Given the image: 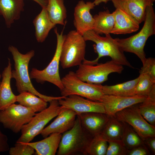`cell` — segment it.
I'll list each match as a JSON object with an SVG mask.
<instances>
[{"label": "cell", "instance_id": "cell-1", "mask_svg": "<svg viewBox=\"0 0 155 155\" xmlns=\"http://www.w3.org/2000/svg\"><path fill=\"white\" fill-rule=\"evenodd\" d=\"M8 49L13 56L14 62V69L11 71L12 78L16 80V86L19 93L29 92L49 102L53 100H58L64 98L62 96L56 97L44 95L39 92L34 87L28 72L29 62L34 55V50H31L25 54H23L13 46H9Z\"/></svg>", "mask_w": 155, "mask_h": 155}, {"label": "cell", "instance_id": "cell-2", "mask_svg": "<svg viewBox=\"0 0 155 155\" xmlns=\"http://www.w3.org/2000/svg\"><path fill=\"white\" fill-rule=\"evenodd\" d=\"M144 25L137 33L125 38H115L123 52L136 55L143 64L146 58L144 48L148 38L155 34V14L153 5H148L145 10Z\"/></svg>", "mask_w": 155, "mask_h": 155}, {"label": "cell", "instance_id": "cell-3", "mask_svg": "<svg viewBox=\"0 0 155 155\" xmlns=\"http://www.w3.org/2000/svg\"><path fill=\"white\" fill-rule=\"evenodd\" d=\"M105 35V37L101 36L93 30L86 31L83 34L82 36L86 41H91L95 43L93 46L94 52L98 55L95 59L88 60V64L92 65L97 64L100 58L108 56L117 64L133 68L127 60L124 52L119 46L115 38H112L110 34Z\"/></svg>", "mask_w": 155, "mask_h": 155}, {"label": "cell", "instance_id": "cell-4", "mask_svg": "<svg viewBox=\"0 0 155 155\" xmlns=\"http://www.w3.org/2000/svg\"><path fill=\"white\" fill-rule=\"evenodd\" d=\"M92 137L83 129L77 117L73 127L62 135L57 155H87V149Z\"/></svg>", "mask_w": 155, "mask_h": 155}, {"label": "cell", "instance_id": "cell-5", "mask_svg": "<svg viewBox=\"0 0 155 155\" xmlns=\"http://www.w3.org/2000/svg\"><path fill=\"white\" fill-rule=\"evenodd\" d=\"M49 106L44 110L35 113L30 121L24 125L21 130V135L17 143L30 142L44 129L52 119L57 117L65 108L59 105L58 100L50 102Z\"/></svg>", "mask_w": 155, "mask_h": 155}, {"label": "cell", "instance_id": "cell-6", "mask_svg": "<svg viewBox=\"0 0 155 155\" xmlns=\"http://www.w3.org/2000/svg\"><path fill=\"white\" fill-rule=\"evenodd\" d=\"M86 43L83 36L76 30L66 35L62 44L60 59L63 69L79 66L85 59Z\"/></svg>", "mask_w": 155, "mask_h": 155}, {"label": "cell", "instance_id": "cell-7", "mask_svg": "<svg viewBox=\"0 0 155 155\" xmlns=\"http://www.w3.org/2000/svg\"><path fill=\"white\" fill-rule=\"evenodd\" d=\"M63 86L62 96L76 95L91 100L101 102L104 95L102 85L88 83L79 79L73 71H69L61 79Z\"/></svg>", "mask_w": 155, "mask_h": 155}, {"label": "cell", "instance_id": "cell-8", "mask_svg": "<svg viewBox=\"0 0 155 155\" xmlns=\"http://www.w3.org/2000/svg\"><path fill=\"white\" fill-rule=\"evenodd\" d=\"M63 30L59 34L57 28L54 29L57 38L56 51L53 57L48 65L42 70L32 68L30 74V79H35L38 83L46 82L55 85L61 91L63 88L59 75V66L61 48L66 35L63 34Z\"/></svg>", "mask_w": 155, "mask_h": 155}, {"label": "cell", "instance_id": "cell-9", "mask_svg": "<svg viewBox=\"0 0 155 155\" xmlns=\"http://www.w3.org/2000/svg\"><path fill=\"white\" fill-rule=\"evenodd\" d=\"M78 66L75 72L77 76L84 82L94 84H101L108 80L110 74L121 73L124 69L122 65L112 60L96 65L82 63Z\"/></svg>", "mask_w": 155, "mask_h": 155}, {"label": "cell", "instance_id": "cell-10", "mask_svg": "<svg viewBox=\"0 0 155 155\" xmlns=\"http://www.w3.org/2000/svg\"><path fill=\"white\" fill-rule=\"evenodd\" d=\"M35 113L20 104L13 103L0 111V123L3 127L17 133L28 123Z\"/></svg>", "mask_w": 155, "mask_h": 155}, {"label": "cell", "instance_id": "cell-11", "mask_svg": "<svg viewBox=\"0 0 155 155\" xmlns=\"http://www.w3.org/2000/svg\"><path fill=\"white\" fill-rule=\"evenodd\" d=\"M137 104L133 105L117 113L115 116L119 120L131 126L144 141L155 137V127L149 123L140 114Z\"/></svg>", "mask_w": 155, "mask_h": 155}, {"label": "cell", "instance_id": "cell-12", "mask_svg": "<svg viewBox=\"0 0 155 155\" xmlns=\"http://www.w3.org/2000/svg\"><path fill=\"white\" fill-rule=\"evenodd\" d=\"M58 101L60 105L73 111L77 115L87 112L106 113L102 102L90 100L78 95H70Z\"/></svg>", "mask_w": 155, "mask_h": 155}, {"label": "cell", "instance_id": "cell-13", "mask_svg": "<svg viewBox=\"0 0 155 155\" xmlns=\"http://www.w3.org/2000/svg\"><path fill=\"white\" fill-rule=\"evenodd\" d=\"M147 97L137 95L124 96L104 94L101 102L103 104L106 114L115 116L117 113L123 109L142 102Z\"/></svg>", "mask_w": 155, "mask_h": 155}, {"label": "cell", "instance_id": "cell-14", "mask_svg": "<svg viewBox=\"0 0 155 155\" xmlns=\"http://www.w3.org/2000/svg\"><path fill=\"white\" fill-rule=\"evenodd\" d=\"M95 6L93 2L85 3L81 0L75 7L74 25L77 32L82 36L86 31L93 29L94 20L90 10Z\"/></svg>", "mask_w": 155, "mask_h": 155}, {"label": "cell", "instance_id": "cell-15", "mask_svg": "<svg viewBox=\"0 0 155 155\" xmlns=\"http://www.w3.org/2000/svg\"><path fill=\"white\" fill-rule=\"evenodd\" d=\"M77 116L74 111L65 108L52 122L44 128L40 134L45 138L53 133L63 134L73 127Z\"/></svg>", "mask_w": 155, "mask_h": 155}, {"label": "cell", "instance_id": "cell-16", "mask_svg": "<svg viewBox=\"0 0 155 155\" xmlns=\"http://www.w3.org/2000/svg\"><path fill=\"white\" fill-rule=\"evenodd\" d=\"M84 130L93 137L101 133L110 115L104 113L87 112L77 115Z\"/></svg>", "mask_w": 155, "mask_h": 155}, {"label": "cell", "instance_id": "cell-17", "mask_svg": "<svg viewBox=\"0 0 155 155\" xmlns=\"http://www.w3.org/2000/svg\"><path fill=\"white\" fill-rule=\"evenodd\" d=\"M116 9L130 16L139 24L144 21L145 10L149 4L148 0H111Z\"/></svg>", "mask_w": 155, "mask_h": 155}, {"label": "cell", "instance_id": "cell-18", "mask_svg": "<svg viewBox=\"0 0 155 155\" xmlns=\"http://www.w3.org/2000/svg\"><path fill=\"white\" fill-rule=\"evenodd\" d=\"M11 63L9 59L8 64L3 71L0 84V111L16 102V96L13 92L11 86Z\"/></svg>", "mask_w": 155, "mask_h": 155}, {"label": "cell", "instance_id": "cell-19", "mask_svg": "<svg viewBox=\"0 0 155 155\" xmlns=\"http://www.w3.org/2000/svg\"><path fill=\"white\" fill-rule=\"evenodd\" d=\"M114 11V24L111 33L126 34L138 30L140 24L132 17L119 9H116Z\"/></svg>", "mask_w": 155, "mask_h": 155}, {"label": "cell", "instance_id": "cell-20", "mask_svg": "<svg viewBox=\"0 0 155 155\" xmlns=\"http://www.w3.org/2000/svg\"><path fill=\"white\" fill-rule=\"evenodd\" d=\"M24 5V0H0V14L4 18L8 28L15 20L19 19Z\"/></svg>", "mask_w": 155, "mask_h": 155}, {"label": "cell", "instance_id": "cell-21", "mask_svg": "<svg viewBox=\"0 0 155 155\" xmlns=\"http://www.w3.org/2000/svg\"><path fill=\"white\" fill-rule=\"evenodd\" d=\"M42 140L33 142L24 143L32 147L37 155H55L61 140V134L54 133Z\"/></svg>", "mask_w": 155, "mask_h": 155}, {"label": "cell", "instance_id": "cell-22", "mask_svg": "<svg viewBox=\"0 0 155 155\" xmlns=\"http://www.w3.org/2000/svg\"><path fill=\"white\" fill-rule=\"evenodd\" d=\"M42 8L33 22L36 39L38 42L41 43L45 41L50 30L56 25L50 19L46 8Z\"/></svg>", "mask_w": 155, "mask_h": 155}, {"label": "cell", "instance_id": "cell-23", "mask_svg": "<svg viewBox=\"0 0 155 155\" xmlns=\"http://www.w3.org/2000/svg\"><path fill=\"white\" fill-rule=\"evenodd\" d=\"M93 30L99 34H110L114 26L115 11L110 13L108 9L99 12L93 17Z\"/></svg>", "mask_w": 155, "mask_h": 155}, {"label": "cell", "instance_id": "cell-24", "mask_svg": "<svg viewBox=\"0 0 155 155\" xmlns=\"http://www.w3.org/2000/svg\"><path fill=\"white\" fill-rule=\"evenodd\" d=\"M123 125V122L115 116L110 115V118L99 135L100 137L107 142L110 140H121Z\"/></svg>", "mask_w": 155, "mask_h": 155}, {"label": "cell", "instance_id": "cell-25", "mask_svg": "<svg viewBox=\"0 0 155 155\" xmlns=\"http://www.w3.org/2000/svg\"><path fill=\"white\" fill-rule=\"evenodd\" d=\"M139 78V76L134 79L114 85H102L103 93L104 94L124 96H135V88Z\"/></svg>", "mask_w": 155, "mask_h": 155}, {"label": "cell", "instance_id": "cell-26", "mask_svg": "<svg viewBox=\"0 0 155 155\" xmlns=\"http://www.w3.org/2000/svg\"><path fill=\"white\" fill-rule=\"evenodd\" d=\"M46 9L51 21L56 25H64L67 10L63 0H48Z\"/></svg>", "mask_w": 155, "mask_h": 155}, {"label": "cell", "instance_id": "cell-27", "mask_svg": "<svg viewBox=\"0 0 155 155\" xmlns=\"http://www.w3.org/2000/svg\"><path fill=\"white\" fill-rule=\"evenodd\" d=\"M32 93L25 92L16 96V102L35 113L40 112L47 107V102Z\"/></svg>", "mask_w": 155, "mask_h": 155}, {"label": "cell", "instance_id": "cell-28", "mask_svg": "<svg viewBox=\"0 0 155 155\" xmlns=\"http://www.w3.org/2000/svg\"><path fill=\"white\" fill-rule=\"evenodd\" d=\"M139 111L144 119L155 127V86L142 102L139 104Z\"/></svg>", "mask_w": 155, "mask_h": 155}, {"label": "cell", "instance_id": "cell-29", "mask_svg": "<svg viewBox=\"0 0 155 155\" xmlns=\"http://www.w3.org/2000/svg\"><path fill=\"white\" fill-rule=\"evenodd\" d=\"M122 122L123 128L121 141L126 148L129 150L144 144V141L132 127L128 123Z\"/></svg>", "mask_w": 155, "mask_h": 155}, {"label": "cell", "instance_id": "cell-30", "mask_svg": "<svg viewBox=\"0 0 155 155\" xmlns=\"http://www.w3.org/2000/svg\"><path fill=\"white\" fill-rule=\"evenodd\" d=\"M139 79L135 87V95L147 96L155 86V82L147 75L140 74Z\"/></svg>", "mask_w": 155, "mask_h": 155}, {"label": "cell", "instance_id": "cell-31", "mask_svg": "<svg viewBox=\"0 0 155 155\" xmlns=\"http://www.w3.org/2000/svg\"><path fill=\"white\" fill-rule=\"evenodd\" d=\"M108 142L101 138L99 135L93 137L88 148L87 155H106Z\"/></svg>", "mask_w": 155, "mask_h": 155}, {"label": "cell", "instance_id": "cell-32", "mask_svg": "<svg viewBox=\"0 0 155 155\" xmlns=\"http://www.w3.org/2000/svg\"><path fill=\"white\" fill-rule=\"evenodd\" d=\"M106 155H127L128 151L121 140H110Z\"/></svg>", "mask_w": 155, "mask_h": 155}, {"label": "cell", "instance_id": "cell-33", "mask_svg": "<svg viewBox=\"0 0 155 155\" xmlns=\"http://www.w3.org/2000/svg\"><path fill=\"white\" fill-rule=\"evenodd\" d=\"M9 151L10 155H32L35 153L32 147L24 143H16Z\"/></svg>", "mask_w": 155, "mask_h": 155}, {"label": "cell", "instance_id": "cell-34", "mask_svg": "<svg viewBox=\"0 0 155 155\" xmlns=\"http://www.w3.org/2000/svg\"><path fill=\"white\" fill-rule=\"evenodd\" d=\"M143 66L140 70V74H145L155 82V59L149 57L146 59Z\"/></svg>", "mask_w": 155, "mask_h": 155}, {"label": "cell", "instance_id": "cell-35", "mask_svg": "<svg viewBox=\"0 0 155 155\" xmlns=\"http://www.w3.org/2000/svg\"><path fill=\"white\" fill-rule=\"evenodd\" d=\"M149 151L144 144L128 150L127 155H148Z\"/></svg>", "mask_w": 155, "mask_h": 155}, {"label": "cell", "instance_id": "cell-36", "mask_svg": "<svg viewBox=\"0 0 155 155\" xmlns=\"http://www.w3.org/2000/svg\"><path fill=\"white\" fill-rule=\"evenodd\" d=\"M8 137L0 129V153L9 151L10 148Z\"/></svg>", "mask_w": 155, "mask_h": 155}, {"label": "cell", "instance_id": "cell-37", "mask_svg": "<svg viewBox=\"0 0 155 155\" xmlns=\"http://www.w3.org/2000/svg\"><path fill=\"white\" fill-rule=\"evenodd\" d=\"M148 146L153 153L155 154V137L148 138L144 141Z\"/></svg>", "mask_w": 155, "mask_h": 155}, {"label": "cell", "instance_id": "cell-38", "mask_svg": "<svg viewBox=\"0 0 155 155\" xmlns=\"http://www.w3.org/2000/svg\"><path fill=\"white\" fill-rule=\"evenodd\" d=\"M39 4L42 8H46L48 3V0H32Z\"/></svg>", "mask_w": 155, "mask_h": 155}, {"label": "cell", "instance_id": "cell-39", "mask_svg": "<svg viewBox=\"0 0 155 155\" xmlns=\"http://www.w3.org/2000/svg\"><path fill=\"white\" fill-rule=\"evenodd\" d=\"M111 0H94L93 2L95 6L99 5L100 3H106L107 2Z\"/></svg>", "mask_w": 155, "mask_h": 155}, {"label": "cell", "instance_id": "cell-40", "mask_svg": "<svg viewBox=\"0 0 155 155\" xmlns=\"http://www.w3.org/2000/svg\"><path fill=\"white\" fill-rule=\"evenodd\" d=\"M149 4L153 5V3L155 1V0H148Z\"/></svg>", "mask_w": 155, "mask_h": 155}, {"label": "cell", "instance_id": "cell-41", "mask_svg": "<svg viewBox=\"0 0 155 155\" xmlns=\"http://www.w3.org/2000/svg\"><path fill=\"white\" fill-rule=\"evenodd\" d=\"M2 77V75H1V73H0V79ZM1 82H0V83H1Z\"/></svg>", "mask_w": 155, "mask_h": 155}]
</instances>
